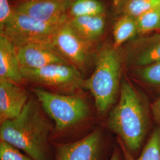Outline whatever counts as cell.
Wrapping results in <instances>:
<instances>
[{"label":"cell","mask_w":160,"mask_h":160,"mask_svg":"<svg viewBox=\"0 0 160 160\" xmlns=\"http://www.w3.org/2000/svg\"><path fill=\"white\" fill-rule=\"evenodd\" d=\"M151 106L128 80H122L118 102L110 110L108 126L135 157L141 153L151 125Z\"/></svg>","instance_id":"obj_1"},{"label":"cell","mask_w":160,"mask_h":160,"mask_svg":"<svg viewBox=\"0 0 160 160\" xmlns=\"http://www.w3.org/2000/svg\"><path fill=\"white\" fill-rule=\"evenodd\" d=\"M49 131L38 103L29 100L17 117L1 123L0 138L33 160H47Z\"/></svg>","instance_id":"obj_2"},{"label":"cell","mask_w":160,"mask_h":160,"mask_svg":"<svg viewBox=\"0 0 160 160\" xmlns=\"http://www.w3.org/2000/svg\"><path fill=\"white\" fill-rule=\"evenodd\" d=\"M123 65L120 49L104 45L97 54L94 72L84 81L82 86L92 93L99 114L111 109L120 94Z\"/></svg>","instance_id":"obj_3"},{"label":"cell","mask_w":160,"mask_h":160,"mask_svg":"<svg viewBox=\"0 0 160 160\" xmlns=\"http://www.w3.org/2000/svg\"><path fill=\"white\" fill-rule=\"evenodd\" d=\"M35 96L42 108L55 123L58 131L74 125L89 113L86 101L78 96H70L34 88Z\"/></svg>","instance_id":"obj_4"},{"label":"cell","mask_w":160,"mask_h":160,"mask_svg":"<svg viewBox=\"0 0 160 160\" xmlns=\"http://www.w3.org/2000/svg\"><path fill=\"white\" fill-rule=\"evenodd\" d=\"M61 26L43 22L14 10L10 20L0 29V34L17 48L32 43L51 42L52 36Z\"/></svg>","instance_id":"obj_5"},{"label":"cell","mask_w":160,"mask_h":160,"mask_svg":"<svg viewBox=\"0 0 160 160\" xmlns=\"http://www.w3.org/2000/svg\"><path fill=\"white\" fill-rule=\"evenodd\" d=\"M23 79L59 89H75L82 86L80 70L72 64L57 63L40 68L21 67Z\"/></svg>","instance_id":"obj_6"},{"label":"cell","mask_w":160,"mask_h":160,"mask_svg":"<svg viewBox=\"0 0 160 160\" xmlns=\"http://www.w3.org/2000/svg\"><path fill=\"white\" fill-rule=\"evenodd\" d=\"M51 43L69 63L81 71L85 69L92 45L81 39L68 22L56 31Z\"/></svg>","instance_id":"obj_7"},{"label":"cell","mask_w":160,"mask_h":160,"mask_svg":"<svg viewBox=\"0 0 160 160\" xmlns=\"http://www.w3.org/2000/svg\"><path fill=\"white\" fill-rule=\"evenodd\" d=\"M121 53L123 63L129 69L160 62V32L134 38L128 42Z\"/></svg>","instance_id":"obj_8"},{"label":"cell","mask_w":160,"mask_h":160,"mask_svg":"<svg viewBox=\"0 0 160 160\" xmlns=\"http://www.w3.org/2000/svg\"><path fill=\"white\" fill-rule=\"evenodd\" d=\"M74 0H27L17 2L15 11L45 23L62 25L69 19V10Z\"/></svg>","instance_id":"obj_9"},{"label":"cell","mask_w":160,"mask_h":160,"mask_svg":"<svg viewBox=\"0 0 160 160\" xmlns=\"http://www.w3.org/2000/svg\"><path fill=\"white\" fill-rule=\"evenodd\" d=\"M16 49L19 63L22 68L36 69L52 64H71L51 42L28 43Z\"/></svg>","instance_id":"obj_10"},{"label":"cell","mask_w":160,"mask_h":160,"mask_svg":"<svg viewBox=\"0 0 160 160\" xmlns=\"http://www.w3.org/2000/svg\"><path fill=\"white\" fill-rule=\"evenodd\" d=\"M102 151V133L95 130L80 140L59 144L57 160H100Z\"/></svg>","instance_id":"obj_11"},{"label":"cell","mask_w":160,"mask_h":160,"mask_svg":"<svg viewBox=\"0 0 160 160\" xmlns=\"http://www.w3.org/2000/svg\"><path fill=\"white\" fill-rule=\"evenodd\" d=\"M28 102L26 92L17 84L0 80L1 123L17 117Z\"/></svg>","instance_id":"obj_12"},{"label":"cell","mask_w":160,"mask_h":160,"mask_svg":"<svg viewBox=\"0 0 160 160\" xmlns=\"http://www.w3.org/2000/svg\"><path fill=\"white\" fill-rule=\"evenodd\" d=\"M22 80L16 47L6 36L0 34V80L20 84Z\"/></svg>","instance_id":"obj_13"},{"label":"cell","mask_w":160,"mask_h":160,"mask_svg":"<svg viewBox=\"0 0 160 160\" xmlns=\"http://www.w3.org/2000/svg\"><path fill=\"white\" fill-rule=\"evenodd\" d=\"M69 26L81 39L93 44L103 36L106 26L105 14L71 18Z\"/></svg>","instance_id":"obj_14"},{"label":"cell","mask_w":160,"mask_h":160,"mask_svg":"<svg viewBox=\"0 0 160 160\" xmlns=\"http://www.w3.org/2000/svg\"><path fill=\"white\" fill-rule=\"evenodd\" d=\"M118 143L123 160H160V126L152 132L137 157L131 154L119 139Z\"/></svg>","instance_id":"obj_15"},{"label":"cell","mask_w":160,"mask_h":160,"mask_svg":"<svg viewBox=\"0 0 160 160\" xmlns=\"http://www.w3.org/2000/svg\"><path fill=\"white\" fill-rule=\"evenodd\" d=\"M138 32L136 18L128 15H121L113 26L112 45L114 48L119 49L126 42L135 38Z\"/></svg>","instance_id":"obj_16"},{"label":"cell","mask_w":160,"mask_h":160,"mask_svg":"<svg viewBox=\"0 0 160 160\" xmlns=\"http://www.w3.org/2000/svg\"><path fill=\"white\" fill-rule=\"evenodd\" d=\"M129 71L132 77L141 84L149 88L160 89V62Z\"/></svg>","instance_id":"obj_17"},{"label":"cell","mask_w":160,"mask_h":160,"mask_svg":"<svg viewBox=\"0 0 160 160\" xmlns=\"http://www.w3.org/2000/svg\"><path fill=\"white\" fill-rule=\"evenodd\" d=\"M104 14V6L100 0H74L69 7L68 13L69 19Z\"/></svg>","instance_id":"obj_18"},{"label":"cell","mask_w":160,"mask_h":160,"mask_svg":"<svg viewBox=\"0 0 160 160\" xmlns=\"http://www.w3.org/2000/svg\"><path fill=\"white\" fill-rule=\"evenodd\" d=\"M160 4V0H117L116 6L122 15L137 18Z\"/></svg>","instance_id":"obj_19"},{"label":"cell","mask_w":160,"mask_h":160,"mask_svg":"<svg viewBox=\"0 0 160 160\" xmlns=\"http://www.w3.org/2000/svg\"><path fill=\"white\" fill-rule=\"evenodd\" d=\"M138 35L160 30V4L136 18Z\"/></svg>","instance_id":"obj_20"},{"label":"cell","mask_w":160,"mask_h":160,"mask_svg":"<svg viewBox=\"0 0 160 160\" xmlns=\"http://www.w3.org/2000/svg\"><path fill=\"white\" fill-rule=\"evenodd\" d=\"M0 160H33L20 152L19 149L10 143L1 141Z\"/></svg>","instance_id":"obj_21"},{"label":"cell","mask_w":160,"mask_h":160,"mask_svg":"<svg viewBox=\"0 0 160 160\" xmlns=\"http://www.w3.org/2000/svg\"><path fill=\"white\" fill-rule=\"evenodd\" d=\"M14 12L8 0H0V29L3 28L12 17Z\"/></svg>","instance_id":"obj_22"},{"label":"cell","mask_w":160,"mask_h":160,"mask_svg":"<svg viewBox=\"0 0 160 160\" xmlns=\"http://www.w3.org/2000/svg\"><path fill=\"white\" fill-rule=\"evenodd\" d=\"M151 110L155 122L160 126V96L151 104Z\"/></svg>","instance_id":"obj_23"},{"label":"cell","mask_w":160,"mask_h":160,"mask_svg":"<svg viewBox=\"0 0 160 160\" xmlns=\"http://www.w3.org/2000/svg\"><path fill=\"white\" fill-rule=\"evenodd\" d=\"M122 154L119 147H117L114 149L112 155L109 160H122Z\"/></svg>","instance_id":"obj_24"},{"label":"cell","mask_w":160,"mask_h":160,"mask_svg":"<svg viewBox=\"0 0 160 160\" xmlns=\"http://www.w3.org/2000/svg\"><path fill=\"white\" fill-rule=\"evenodd\" d=\"M16 1H17V2H22V1H27V0H16Z\"/></svg>","instance_id":"obj_25"}]
</instances>
